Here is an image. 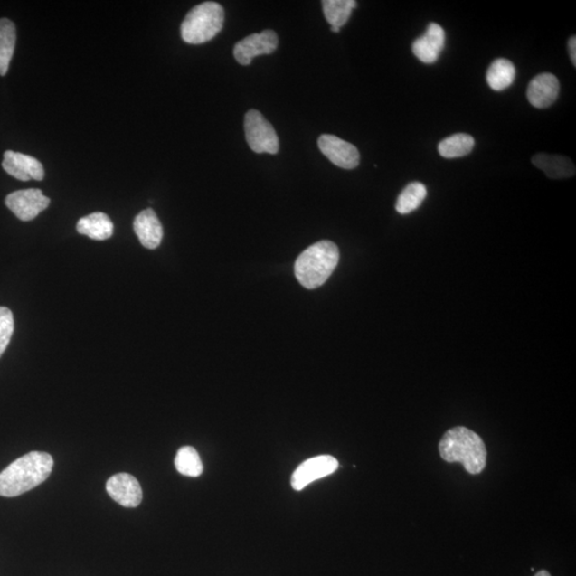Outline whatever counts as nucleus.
I'll return each instance as SVG.
<instances>
[{"label":"nucleus","mask_w":576,"mask_h":576,"mask_svg":"<svg viewBox=\"0 0 576 576\" xmlns=\"http://www.w3.org/2000/svg\"><path fill=\"white\" fill-rule=\"evenodd\" d=\"M52 467V457L43 451L24 455L0 473V496L15 497L33 490L50 477Z\"/></svg>","instance_id":"1"},{"label":"nucleus","mask_w":576,"mask_h":576,"mask_svg":"<svg viewBox=\"0 0 576 576\" xmlns=\"http://www.w3.org/2000/svg\"><path fill=\"white\" fill-rule=\"evenodd\" d=\"M439 450L444 461L460 462L467 473L477 475L486 465V449L477 433L458 426L444 433Z\"/></svg>","instance_id":"2"},{"label":"nucleus","mask_w":576,"mask_h":576,"mask_svg":"<svg viewBox=\"0 0 576 576\" xmlns=\"http://www.w3.org/2000/svg\"><path fill=\"white\" fill-rule=\"evenodd\" d=\"M340 260V250L335 242L314 243L299 255L295 263V276L302 287L315 289L322 287L334 273Z\"/></svg>","instance_id":"3"},{"label":"nucleus","mask_w":576,"mask_h":576,"mask_svg":"<svg viewBox=\"0 0 576 576\" xmlns=\"http://www.w3.org/2000/svg\"><path fill=\"white\" fill-rule=\"evenodd\" d=\"M224 9L222 5L206 2L195 5L182 23V39L188 44H203L222 32Z\"/></svg>","instance_id":"4"},{"label":"nucleus","mask_w":576,"mask_h":576,"mask_svg":"<svg viewBox=\"0 0 576 576\" xmlns=\"http://www.w3.org/2000/svg\"><path fill=\"white\" fill-rule=\"evenodd\" d=\"M245 133L249 146L255 153L277 154L279 138L275 128L258 110H249L245 116Z\"/></svg>","instance_id":"5"},{"label":"nucleus","mask_w":576,"mask_h":576,"mask_svg":"<svg viewBox=\"0 0 576 576\" xmlns=\"http://www.w3.org/2000/svg\"><path fill=\"white\" fill-rule=\"evenodd\" d=\"M5 205L22 222H32L49 207L51 200L40 189L19 190L7 195Z\"/></svg>","instance_id":"6"},{"label":"nucleus","mask_w":576,"mask_h":576,"mask_svg":"<svg viewBox=\"0 0 576 576\" xmlns=\"http://www.w3.org/2000/svg\"><path fill=\"white\" fill-rule=\"evenodd\" d=\"M318 146L320 152L337 167L352 170L358 167L360 164L358 148L335 135L320 136Z\"/></svg>","instance_id":"7"},{"label":"nucleus","mask_w":576,"mask_h":576,"mask_svg":"<svg viewBox=\"0 0 576 576\" xmlns=\"http://www.w3.org/2000/svg\"><path fill=\"white\" fill-rule=\"evenodd\" d=\"M337 468L338 462L335 457L329 455L313 457V458L306 460L296 468L290 484H292L294 490L301 491L307 486L315 482V480L335 473Z\"/></svg>","instance_id":"8"},{"label":"nucleus","mask_w":576,"mask_h":576,"mask_svg":"<svg viewBox=\"0 0 576 576\" xmlns=\"http://www.w3.org/2000/svg\"><path fill=\"white\" fill-rule=\"evenodd\" d=\"M278 44V35L273 31L253 33L235 45L234 57L240 64L249 65L255 57L270 55L277 50Z\"/></svg>","instance_id":"9"},{"label":"nucleus","mask_w":576,"mask_h":576,"mask_svg":"<svg viewBox=\"0 0 576 576\" xmlns=\"http://www.w3.org/2000/svg\"><path fill=\"white\" fill-rule=\"evenodd\" d=\"M106 490L112 500L127 508L139 506L142 502L141 486L133 475L127 473L110 477L106 484Z\"/></svg>","instance_id":"10"},{"label":"nucleus","mask_w":576,"mask_h":576,"mask_svg":"<svg viewBox=\"0 0 576 576\" xmlns=\"http://www.w3.org/2000/svg\"><path fill=\"white\" fill-rule=\"evenodd\" d=\"M3 168L8 175L23 182L42 181L45 175L43 165L37 158L14 151L5 152Z\"/></svg>","instance_id":"11"},{"label":"nucleus","mask_w":576,"mask_h":576,"mask_svg":"<svg viewBox=\"0 0 576 576\" xmlns=\"http://www.w3.org/2000/svg\"><path fill=\"white\" fill-rule=\"evenodd\" d=\"M444 46V29L439 24L430 23L425 34L414 41L412 52L420 61L432 64L438 61Z\"/></svg>","instance_id":"12"},{"label":"nucleus","mask_w":576,"mask_h":576,"mask_svg":"<svg viewBox=\"0 0 576 576\" xmlns=\"http://www.w3.org/2000/svg\"><path fill=\"white\" fill-rule=\"evenodd\" d=\"M560 81L551 73L539 74L527 88V99L536 109H548L560 94Z\"/></svg>","instance_id":"13"},{"label":"nucleus","mask_w":576,"mask_h":576,"mask_svg":"<svg viewBox=\"0 0 576 576\" xmlns=\"http://www.w3.org/2000/svg\"><path fill=\"white\" fill-rule=\"evenodd\" d=\"M134 230L141 245L151 249V250L156 249L163 241V225L160 223L156 212L151 209L142 211L135 218Z\"/></svg>","instance_id":"14"},{"label":"nucleus","mask_w":576,"mask_h":576,"mask_svg":"<svg viewBox=\"0 0 576 576\" xmlns=\"http://www.w3.org/2000/svg\"><path fill=\"white\" fill-rule=\"evenodd\" d=\"M532 163L546 175L555 180L571 177L575 175V165L571 159L562 156L539 153L533 156Z\"/></svg>","instance_id":"15"},{"label":"nucleus","mask_w":576,"mask_h":576,"mask_svg":"<svg viewBox=\"0 0 576 576\" xmlns=\"http://www.w3.org/2000/svg\"><path fill=\"white\" fill-rule=\"evenodd\" d=\"M77 231L81 235L90 237L95 241L110 239L114 234V223L104 212H93L91 215L80 219Z\"/></svg>","instance_id":"16"},{"label":"nucleus","mask_w":576,"mask_h":576,"mask_svg":"<svg viewBox=\"0 0 576 576\" xmlns=\"http://www.w3.org/2000/svg\"><path fill=\"white\" fill-rule=\"evenodd\" d=\"M515 68L507 59H496L486 72V82L495 91H503L514 84Z\"/></svg>","instance_id":"17"},{"label":"nucleus","mask_w":576,"mask_h":576,"mask_svg":"<svg viewBox=\"0 0 576 576\" xmlns=\"http://www.w3.org/2000/svg\"><path fill=\"white\" fill-rule=\"evenodd\" d=\"M16 42V28L8 19L0 20V75L7 74Z\"/></svg>","instance_id":"18"},{"label":"nucleus","mask_w":576,"mask_h":576,"mask_svg":"<svg viewBox=\"0 0 576 576\" xmlns=\"http://www.w3.org/2000/svg\"><path fill=\"white\" fill-rule=\"evenodd\" d=\"M356 8L354 0H324L323 9L326 22L331 27L340 28L352 16V12Z\"/></svg>","instance_id":"19"},{"label":"nucleus","mask_w":576,"mask_h":576,"mask_svg":"<svg viewBox=\"0 0 576 576\" xmlns=\"http://www.w3.org/2000/svg\"><path fill=\"white\" fill-rule=\"evenodd\" d=\"M475 140L467 134H455L440 142L439 153L444 158H459L468 156L473 151Z\"/></svg>","instance_id":"20"},{"label":"nucleus","mask_w":576,"mask_h":576,"mask_svg":"<svg viewBox=\"0 0 576 576\" xmlns=\"http://www.w3.org/2000/svg\"><path fill=\"white\" fill-rule=\"evenodd\" d=\"M427 197V188L424 184L420 182L410 183L409 185L402 190L399 199L396 202V211L401 215L418 210Z\"/></svg>","instance_id":"21"},{"label":"nucleus","mask_w":576,"mask_h":576,"mask_svg":"<svg viewBox=\"0 0 576 576\" xmlns=\"http://www.w3.org/2000/svg\"><path fill=\"white\" fill-rule=\"evenodd\" d=\"M175 465L178 473L184 477H198L203 473L202 463L197 449L192 447H183L178 449Z\"/></svg>","instance_id":"22"},{"label":"nucleus","mask_w":576,"mask_h":576,"mask_svg":"<svg viewBox=\"0 0 576 576\" xmlns=\"http://www.w3.org/2000/svg\"><path fill=\"white\" fill-rule=\"evenodd\" d=\"M14 332V314L8 307H0V356L7 349Z\"/></svg>","instance_id":"23"},{"label":"nucleus","mask_w":576,"mask_h":576,"mask_svg":"<svg viewBox=\"0 0 576 576\" xmlns=\"http://www.w3.org/2000/svg\"><path fill=\"white\" fill-rule=\"evenodd\" d=\"M568 50L570 53V59H571V61L574 67H576V38L575 37L570 38L569 43H568Z\"/></svg>","instance_id":"24"},{"label":"nucleus","mask_w":576,"mask_h":576,"mask_svg":"<svg viewBox=\"0 0 576 576\" xmlns=\"http://www.w3.org/2000/svg\"><path fill=\"white\" fill-rule=\"evenodd\" d=\"M534 576H551V574L548 571H545V570H543V571H539Z\"/></svg>","instance_id":"25"},{"label":"nucleus","mask_w":576,"mask_h":576,"mask_svg":"<svg viewBox=\"0 0 576 576\" xmlns=\"http://www.w3.org/2000/svg\"><path fill=\"white\" fill-rule=\"evenodd\" d=\"M331 31L337 33H340V28L331 27Z\"/></svg>","instance_id":"26"}]
</instances>
